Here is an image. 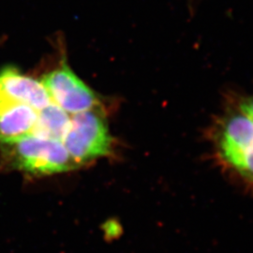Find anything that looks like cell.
I'll list each match as a JSON object with an SVG mask.
<instances>
[{"instance_id":"8992f818","label":"cell","mask_w":253,"mask_h":253,"mask_svg":"<svg viewBox=\"0 0 253 253\" xmlns=\"http://www.w3.org/2000/svg\"><path fill=\"white\" fill-rule=\"evenodd\" d=\"M37 118L38 111L27 104L0 100V144L32 134Z\"/></svg>"},{"instance_id":"6da1fadb","label":"cell","mask_w":253,"mask_h":253,"mask_svg":"<svg viewBox=\"0 0 253 253\" xmlns=\"http://www.w3.org/2000/svg\"><path fill=\"white\" fill-rule=\"evenodd\" d=\"M208 138L221 168L253 189V119L229 104L213 121Z\"/></svg>"},{"instance_id":"277c9868","label":"cell","mask_w":253,"mask_h":253,"mask_svg":"<svg viewBox=\"0 0 253 253\" xmlns=\"http://www.w3.org/2000/svg\"><path fill=\"white\" fill-rule=\"evenodd\" d=\"M41 82L52 102L71 116L99 105L95 92L66 63L45 74Z\"/></svg>"},{"instance_id":"7a4b0ae2","label":"cell","mask_w":253,"mask_h":253,"mask_svg":"<svg viewBox=\"0 0 253 253\" xmlns=\"http://www.w3.org/2000/svg\"><path fill=\"white\" fill-rule=\"evenodd\" d=\"M0 146L9 167L33 175H51L77 168L61 141L32 133Z\"/></svg>"},{"instance_id":"52a82bcc","label":"cell","mask_w":253,"mask_h":253,"mask_svg":"<svg viewBox=\"0 0 253 253\" xmlns=\"http://www.w3.org/2000/svg\"><path fill=\"white\" fill-rule=\"evenodd\" d=\"M71 124V115L66 113L54 102L38 112L36 126L33 134L54 139L63 140Z\"/></svg>"},{"instance_id":"3957f363","label":"cell","mask_w":253,"mask_h":253,"mask_svg":"<svg viewBox=\"0 0 253 253\" xmlns=\"http://www.w3.org/2000/svg\"><path fill=\"white\" fill-rule=\"evenodd\" d=\"M62 143L77 167L109 157L115 149L106 118L98 107L71 116Z\"/></svg>"},{"instance_id":"5b68a950","label":"cell","mask_w":253,"mask_h":253,"mask_svg":"<svg viewBox=\"0 0 253 253\" xmlns=\"http://www.w3.org/2000/svg\"><path fill=\"white\" fill-rule=\"evenodd\" d=\"M0 100L27 104L38 112L52 102L42 82L13 68H6L0 73Z\"/></svg>"},{"instance_id":"ba28073f","label":"cell","mask_w":253,"mask_h":253,"mask_svg":"<svg viewBox=\"0 0 253 253\" xmlns=\"http://www.w3.org/2000/svg\"><path fill=\"white\" fill-rule=\"evenodd\" d=\"M230 104L253 119V95L235 96Z\"/></svg>"}]
</instances>
